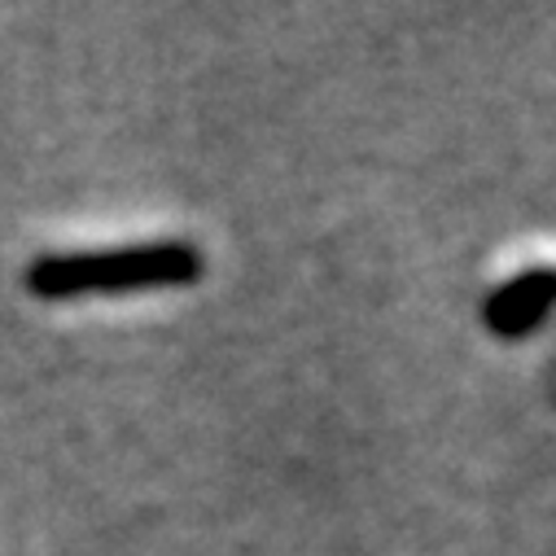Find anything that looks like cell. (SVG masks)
I'll return each instance as SVG.
<instances>
[{
	"mask_svg": "<svg viewBox=\"0 0 556 556\" xmlns=\"http://www.w3.org/2000/svg\"><path fill=\"white\" fill-rule=\"evenodd\" d=\"M202 276V254L185 241H154L97 254H45L27 267L36 299H84V294H146L180 290Z\"/></svg>",
	"mask_w": 556,
	"mask_h": 556,
	"instance_id": "6da1fadb",
	"label": "cell"
},
{
	"mask_svg": "<svg viewBox=\"0 0 556 556\" xmlns=\"http://www.w3.org/2000/svg\"><path fill=\"white\" fill-rule=\"evenodd\" d=\"M552 294H556V281L547 267H534V271H521L513 281H504L486 303H482V320L491 333L500 338H526L543 325L547 307H552Z\"/></svg>",
	"mask_w": 556,
	"mask_h": 556,
	"instance_id": "7a4b0ae2",
	"label": "cell"
}]
</instances>
